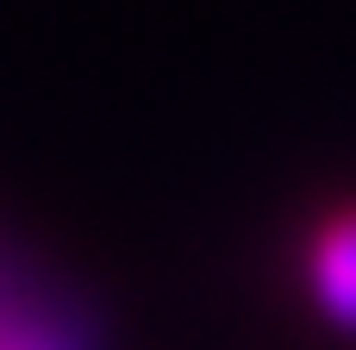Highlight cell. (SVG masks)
Listing matches in <instances>:
<instances>
[{
	"label": "cell",
	"mask_w": 356,
	"mask_h": 350,
	"mask_svg": "<svg viewBox=\"0 0 356 350\" xmlns=\"http://www.w3.org/2000/svg\"><path fill=\"white\" fill-rule=\"evenodd\" d=\"M307 282L319 313L356 338V207H338L319 232H313V257H307Z\"/></svg>",
	"instance_id": "cell-1"
}]
</instances>
